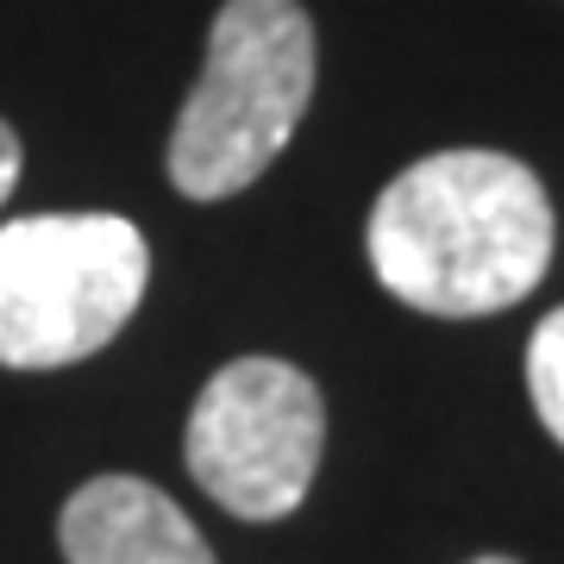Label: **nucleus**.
Returning <instances> with one entry per match:
<instances>
[{
  "label": "nucleus",
  "instance_id": "1",
  "mask_svg": "<svg viewBox=\"0 0 564 564\" xmlns=\"http://www.w3.org/2000/svg\"><path fill=\"white\" fill-rule=\"evenodd\" d=\"M552 195L521 158L433 151L389 182L364 245L395 302L433 321L502 314L540 289L552 263Z\"/></svg>",
  "mask_w": 564,
  "mask_h": 564
},
{
  "label": "nucleus",
  "instance_id": "2",
  "mask_svg": "<svg viewBox=\"0 0 564 564\" xmlns=\"http://www.w3.org/2000/svg\"><path fill=\"white\" fill-rule=\"evenodd\" d=\"M314 101V20L302 0H226L207 63L170 132V182L188 202H226L282 158Z\"/></svg>",
  "mask_w": 564,
  "mask_h": 564
},
{
  "label": "nucleus",
  "instance_id": "3",
  "mask_svg": "<svg viewBox=\"0 0 564 564\" xmlns=\"http://www.w3.org/2000/svg\"><path fill=\"white\" fill-rule=\"evenodd\" d=\"M151 282V245L120 214H25L0 226V364L63 370L120 339Z\"/></svg>",
  "mask_w": 564,
  "mask_h": 564
},
{
  "label": "nucleus",
  "instance_id": "4",
  "mask_svg": "<svg viewBox=\"0 0 564 564\" xmlns=\"http://www.w3.org/2000/svg\"><path fill=\"white\" fill-rule=\"evenodd\" d=\"M326 402L314 377L282 358H239L195 395L182 458L188 477L239 521L295 514L321 470Z\"/></svg>",
  "mask_w": 564,
  "mask_h": 564
},
{
  "label": "nucleus",
  "instance_id": "5",
  "mask_svg": "<svg viewBox=\"0 0 564 564\" xmlns=\"http://www.w3.org/2000/svg\"><path fill=\"white\" fill-rule=\"evenodd\" d=\"M57 545L69 564H214L202 527L158 484L107 470L63 502Z\"/></svg>",
  "mask_w": 564,
  "mask_h": 564
},
{
  "label": "nucleus",
  "instance_id": "6",
  "mask_svg": "<svg viewBox=\"0 0 564 564\" xmlns=\"http://www.w3.org/2000/svg\"><path fill=\"white\" fill-rule=\"evenodd\" d=\"M527 395H533L540 426L564 445V307H552L533 326V345H527Z\"/></svg>",
  "mask_w": 564,
  "mask_h": 564
},
{
  "label": "nucleus",
  "instance_id": "7",
  "mask_svg": "<svg viewBox=\"0 0 564 564\" xmlns=\"http://www.w3.org/2000/svg\"><path fill=\"white\" fill-rule=\"evenodd\" d=\"M20 163H25V151H20V132L0 120V207H7V195L20 188Z\"/></svg>",
  "mask_w": 564,
  "mask_h": 564
},
{
  "label": "nucleus",
  "instance_id": "8",
  "mask_svg": "<svg viewBox=\"0 0 564 564\" xmlns=\"http://www.w3.org/2000/svg\"><path fill=\"white\" fill-rule=\"evenodd\" d=\"M477 564H514V558H477Z\"/></svg>",
  "mask_w": 564,
  "mask_h": 564
}]
</instances>
